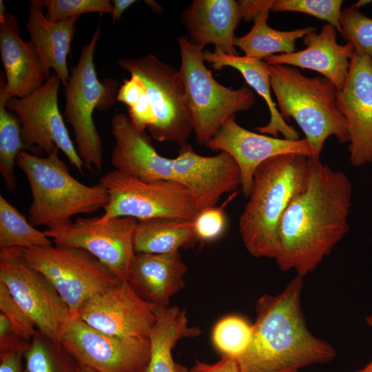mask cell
<instances>
[{"label":"cell","mask_w":372,"mask_h":372,"mask_svg":"<svg viewBox=\"0 0 372 372\" xmlns=\"http://www.w3.org/2000/svg\"><path fill=\"white\" fill-rule=\"evenodd\" d=\"M156 322L149 335L150 356L141 372H188L176 362L172 350L178 340L198 336L201 331L188 324L184 309L177 306L157 307Z\"/></svg>","instance_id":"d4e9b609"},{"label":"cell","mask_w":372,"mask_h":372,"mask_svg":"<svg viewBox=\"0 0 372 372\" xmlns=\"http://www.w3.org/2000/svg\"><path fill=\"white\" fill-rule=\"evenodd\" d=\"M337 105L347 123L351 163H372V61L360 51L354 50Z\"/></svg>","instance_id":"e0dca14e"},{"label":"cell","mask_w":372,"mask_h":372,"mask_svg":"<svg viewBox=\"0 0 372 372\" xmlns=\"http://www.w3.org/2000/svg\"><path fill=\"white\" fill-rule=\"evenodd\" d=\"M295 372H298V371H295Z\"/></svg>","instance_id":"681fc988"},{"label":"cell","mask_w":372,"mask_h":372,"mask_svg":"<svg viewBox=\"0 0 372 372\" xmlns=\"http://www.w3.org/2000/svg\"><path fill=\"white\" fill-rule=\"evenodd\" d=\"M138 220L117 217L102 222L99 216L80 217L70 223L45 230L56 245L77 247L92 254L120 280L127 281L136 254Z\"/></svg>","instance_id":"4fadbf2b"},{"label":"cell","mask_w":372,"mask_h":372,"mask_svg":"<svg viewBox=\"0 0 372 372\" xmlns=\"http://www.w3.org/2000/svg\"><path fill=\"white\" fill-rule=\"evenodd\" d=\"M6 8L2 0H0V22H2L6 15Z\"/></svg>","instance_id":"f6af8a7d"},{"label":"cell","mask_w":372,"mask_h":372,"mask_svg":"<svg viewBox=\"0 0 372 372\" xmlns=\"http://www.w3.org/2000/svg\"><path fill=\"white\" fill-rule=\"evenodd\" d=\"M60 342L78 364L98 372H141L150 356L149 338L110 335L77 316L68 322Z\"/></svg>","instance_id":"5bb4252c"},{"label":"cell","mask_w":372,"mask_h":372,"mask_svg":"<svg viewBox=\"0 0 372 372\" xmlns=\"http://www.w3.org/2000/svg\"><path fill=\"white\" fill-rule=\"evenodd\" d=\"M145 3L148 5L153 11L159 12L162 10L161 7L154 1L152 0H147L145 1Z\"/></svg>","instance_id":"ee69618b"},{"label":"cell","mask_w":372,"mask_h":372,"mask_svg":"<svg viewBox=\"0 0 372 372\" xmlns=\"http://www.w3.org/2000/svg\"><path fill=\"white\" fill-rule=\"evenodd\" d=\"M136 1L135 0H113L112 22L119 21L123 12Z\"/></svg>","instance_id":"7bdbcfd3"},{"label":"cell","mask_w":372,"mask_h":372,"mask_svg":"<svg viewBox=\"0 0 372 372\" xmlns=\"http://www.w3.org/2000/svg\"><path fill=\"white\" fill-rule=\"evenodd\" d=\"M187 266L179 252L136 253L127 282L144 298L158 307L168 306L171 298L185 287Z\"/></svg>","instance_id":"603a6c76"},{"label":"cell","mask_w":372,"mask_h":372,"mask_svg":"<svg viewBox=\"0 0 372 372\" xmlns=\"http://www.w3.org/2000/svg\"><path fill=\"white\" fill-rule=\"evenodd\" d=\"M342 35L354 48L366 54L372 61V19L355 5L344 8L340 15Z\"/></svg>","instance_id":"d6a6232c"},{"label":"cell","mask_w":372,"mask_h":372,"mask_svg":"<svg viewBox=\"0 0 372 372\" xmlns=\"http://www.w3.org/2000/svg\"><path fill=\"white\" fill-rule=\"evenodd\" d=\"M0 282L44 335L61 343L72 317L68 307L50 280L23 258L19 248L0 251Z\"/></svg>","instance_id":"8fae6325"},{"label":"cell","mask_w":372,"mask_h":372,"mask_svg":"<svg viewBox=\"0 0 372 372\" xmlns=\"http://www.w3.org/2000/svg\"><path fill=\"white\" fill-rule=\"evenodd\" d=\"M23 353L20 351H0V372H27L22 362Z\"/></svg>","instance_id":"60d3db41"},{"label":"cell","mask_w":372,"mask_h":372,"mask_svg":"<svg viewBox=\"0 0 372 372\" xmlns=\"http://www.w3.org/2000/svg\"><path fill=\"white\" fill-rule=\"evenodd\" d=\"M23 258L52 284L72 316L93 296L120 280L87 251L59 245L19 248Z\"/></svg>","instance_id":"9c48e42d"},{"label":"cell","mask_w":372,"mask_h":372,"mask_svg":"<svg viewBox=\"0 0 372 372\" xmlns=\"http://www.w3.org/2000/svg\"><path fill=\"white\" fill-rule=\"evenodd\" d=\"M11 97L7 92L6 82L0 81V172L6 189L17 188L14 166L19 154L27 149L22 139L21 123L18 117L7 110L6 103Z\"/></svg>","instance_id":"f1b7e54d"},{"label":"cell","mask_w":372,"mask_h":372,"mask_svg":"<svg viewBox=\"0 0 372 372\" xmlns=\"http://www.w3.org/2000/svg\"><path fill=\"white\" fill-rule=\"evenodd\" d=\"M197 240L194 220L173 218L141 220L135 229L134 249L136 253H176Z\"/></svg>","instance_id":"4316f807"},{"label":"cell","mask_w":372,"mask_h":372,"mask_svg":"<svg viewBox=\"0 0 372 372\" xmlns=\"http://www.w3.org/2000/svg\"><path fill=\"white\" fill-rule=\"evenodd\" d=\"M58 152L43 157L21 151L17 158L30 187L28 220L34 227L52 229L68 225L72 216L93 214L109 201L107 190L100 183L90 186L74 178Z\"/></svg>","instance_id":"277c9868"},{"label":"cell","mask_w":372,"mask_h":372,"mask_svg":"<svg viewBox=\"0 0 372 372\" xmlns=\"http://www.w3.org/2000/svg\"><path fill=\"white\" fill-rule=\"evenodd\" d=\"M269 11L262 12L254 19V25L247 34L235 39V46L248 58L263 61L275 54L294 52L296 41L315 30L311 27L289 31L273 29L267 23Z\"/></svg>","instance_id":"83f0119b"},{"label":"cell","mask_w":372,"mask_h":372,"mask_svg":"<svg viewBox=\"0 0 372 372\" xmlns=\"http://www.w3.org/2000/svg\"><path fill=\"white\" fill-rule=\"evenodd\" d=\"M337 33L335 27L325 24L319 33L313 30L303 37L304 49L275 54L263 61L268 65H289L316 71L340 91L346 82L354 48L349 43L338 44Z\"/></svg>","instance_id":"ffe728a7"},{"label":"cell","mask_w":372,"mask_h":372,"mask_svg":"<svg viewBox=\"0 0 372 372\" xmlns=\"http://www.w3.org/2000/svg\"><path fill=\"white\" fill-rule=\"evenodd\" d=\"M77 372H98L77 363Z\"/></svg>","instance_id":"bcb514c9"},{"label":"cell","mask_w":372,"mask_h":372,"mask_svg":"<svg viewBox=\"0 0 372 372\" xmlns=\"http://www.w3.org/2000/svg\"><path fill=\"white\" fill-rule=\"evenodd\" d=\"M130 74L129 79H123L116 94V101L125 104L127 108L134 105L146 92L145 86L140 76L136 74Z\"/></svg>","instance_id":"f35d334b"},{"label":"cell","mask_w":372,"mask_h":372,"mask_svg":"<svg viewBox=\"0 0 372 372\" xmlns=\"http://www.w3.org/2000/svg\"><path fill=\"white\" fill-rule=\"evenodd\" d=\"M226 202L220 207H212L199 212L194 220L196 237L202 240H213L218 238L227 225L224 208Z\"/></svg>","instance_id":"d590c367"},{"label":"cell","mask_w":372,"mask_h":372,"mask_svg":"<svg viewBox=\"0 0 372 372\" xmlns=\"http://www.w3.org/2000/svg\"><path fill=\"white\" fill-rule=\"evenodd\" d=\"M355 372H372V361L368 363L364 368Z\"/></svg>","instance_id":"7dc6e473"},{"label":"cell","mask_w":372,"mask_h":372,"mask_svg":"<svg viewBox=\"0 0 372 372\" xmlns=\"http://www.w3.org/2000/svg\"><path fill=\"white\" fill-rule=\"evenodd\" d=\"M351 196L346 174L309 158L307 183L278 225L274 259L281 271L303 278L318 267L349 231Z\"/></svg>","instance_id":"6da1fadb"},{"label":"cell","mask_w":372,"mask_h":372,"mask_svg":"<svg viewBox=\"0 0 372 372\" xmlns=\"http://www.w3.org/2000/svg\"><path fill=\"white\" fill-rule=\"evenodd\" d=\"M109 201L99 216L102 222L117 217L138 220L173 218L194 220L199 211L190 191L172 180L147 182L114 169L99 178Z\"/></svg>","instance_id":"ba28073f"},{"label":"cell","mask_w":372,"mask_h":372,"mask_svg":"<svg viewBox=\"0 0 372 372\" xmlns=\"http://www.w3.org/2000/svg\"><path fill=\"white\" fill-rule=\"evenodd\" d=\"M309 172V157L297 154L272 157L257 168L238 223L243 244L251 256L274 258L280 220L305 187Z\"/></svg>","instance_id":"3957f363"},{"label":"cell","mask_w":372,"mask_h":372,"mask_svg":"<svg viewBox=\"0 0 372 372\" xmlns=\"http://www.w3.org/2000/svg\"><path fill=\"white\" fill-rule=\"evenodd\" d=\"M342 0H273V12H297L326 21L342 34Z\"/></svg>","instance_id":"836d02e7"},{"label":"cell","mask_w":372,"mask_h":372,"mask_svg":"<svg viewBox=\"0 0 372 372\" xmlns=\"http://www.w3.org/2000/svg\"><path fill=\"white\" fill-rule=\"evenodd\" d=\"M172 168L176 181L192 193L199 211L214 207L224 194L240 186L238 167L226 152L201 156L187 143L172 158Z\"/></svg>","instance_id":"ac0fdd59"},{"label":"cell","mask_w":372,"mask_h":372,"mask_svg":"<svg viewBox=\"0 0 372 372\" xmlns=\"http://www.w3.org/2000/svg\"><path fill=\"white\" fill-rule=\"evenodd\" d=\"M47 10L46 18L58 22L91 12L112 14L113 4L109 0H33Z\"/></svg>","instance_id":"e575fe53"},{"label":"cell","mask_w":372,"mask_h":372,"mask_svg":"<svg viewBox=\"0 0 372 372\" xmlns=\"http://www.w3.org/2000/svg\"><path fill=\"white\" fill-rule=\"evenodd\" d=\"M302 287V277L297 275L279 294L259 298L251 344L236 359L240 372H295L335 358L334 348L307 327Z\"/></svg>","instance_id":"7a4b0ae2"},{"label":"cell","mask_w":372,"mask_h":372,"mask_svg":"<svg viewBox=\"0 0 372 372\" xmlns=\"http://www.w3.org/2000/svg\"><path fill=\"white\" fill-rule=\"evenodd\" d=\"M156 307L127 281H120L83 303L77 316L110 335L146 338L156 322Z\"/></svg>","instance_id":"9a60e30c"},{"label":"cell","mask_w":372,"mask_h":372,"mask_svg":"<svg viewBox=\"0 0 372 372\" xmlns=\"http://www.w3.org/2000/svg\"><path fill=\"white\" fill-rule=\"evenodd\" d=\"M29 15L25 27L42 64L47 79L53 69L65 87L70 78L67 57L79 17L53 22L48 20L43 8L30 1Z\"/></svg>","instance_id":"cb8c5ba5"},{"label":"cell","mask_w":372,"mask_h":372,"mask_svg":"<svg viewBox=\"0 0 372 372\" xmlns=\"http://www.w3.org/2000/svg\"><path fill=\"white\" fill-rule=\"evenodd\" d=\"M101 30L99 26L90 42L84 45L76 65L70 69L65 87L64 116L75 136L77 152L86 169L100 171L103 165V146L92 114L112 107L116 101L119 83L116 79H98L94 55Z\"/></svg>","instance_id":"52a82bcc"},{"label":"cell","mask_w":372,"mask_h":372,"mask_svg":"<svg viewBox=\"0 0 372 372\" xmlns=\"http://www.w3.org/2000/svg\"><path fill=\"white\" fill-rule=\"evenodd\" d=\"M241 11L242 19L251 21L265 10H271L273 0L238 1Z\"/></svg>","instance_id":"b9f144b4"},{"label":"cell","mask_w":372,"mask_h":372,"mask_svg":"<svg viewBox=\"0 0 372 372\" xmlns=\"http://www.w3.org/2000/svg\"><path fill=\"white\" fill-rule=\"evenodd\" d=\"M0 54L11 98L25 97L47 80L34 44L22 40L18 20L10 12L0 22Z\"/></svg>","instance_id":"7402d4cb"},{"label":"cell","mask_w":372,"mask_h":372,"mask_svg":"<svg viewBox=\"0 0 372 372\" xmlns=\"http://www.w3.org/2000/svg\"><path fill=\"white\" fill-rule=\"evenodd\" d=\"M27 372H77V362L59 342L39 330L23 353Z\"/></svg>","instance_id":"4dcf8cb0"},{"label":"cell","mask_w":372,"mask_h":372,"mask_svg":"<svg viewBox=\"0 0 372 372\" xmlns=\"http://www.w3.org/2000/svg\"><path fill=\"white\" fill-rule=\"evenodd\" d=\"M111 127L115 140L111 155L114 169L147 182L176 181L172 158L160 155L150 137L135 127L126 114H116Z\"/></svg>","instance_id":"d6986e66"},{"label":"cell","mask_w":372,"mask_h":372,"mask_svg":"<svg viewBox=\"0 0 372 372\" xmlns=\"http://www.w3.org/2000/svg\"><path fill=\"white\" fill-rule=\"evenodd\" d=\"M180 68L187 107L197 142L205 145L238 112L254 105L252 90L246 85L231 90L219 83L207 68L202 48L187 37L178 39Z\"/></svg>","instance_id":"8992f818"},{"label":"cell","mask_w":372,"mask_h":372,"mask_svg":"<svg viewBox=\"0 0 372 372\" xmlns=\"http://www.w3.org/2000/svg\"><path fill=\"white\" fill-rule=\"evenodd\" d=\"M253 335V324L238 316H228L214 326L212 341L223 355L238 358L249 348Z\"/></svg>","instance_id":"1f68e13d"},{"label":"cell","mask_w":372,"mask_h":372,"mask_svg":"<svg viewBox=\"0 0 372 372\" xmlns=\"http://www.w3.org/2000/svg\"><path fill=\"white\" fill-rule=\"evenodd\" d=\"M205 62L211 64L215 70L231 67L238 70L249 84L265 101L270 113L267 125L258 127L262 134L277 137L281 133L285 138L299 139L298 132L288 125L276 107L271 94L269 65L264 61L248 58L245 56L227 55L210 50L203 51Z\"/></svg>","instance_id":"484cf974"},{"label":"cell","mask_w":372,"mask_h":372,"mask_svg":"<svg viewBox=\"0 0 372 372\" xmlns=\"http://www.w3.org/2000/svg\"><path fill=\"white\" fill-rule=\"evenodd\" d=\"M366 324L372 328V313L365 318Z\"/></svg>","instance_id":"c3c4849f"},{"label":"cell","mask_w":372,"mask_h":372,"mask_svg":"<svg viewBox=\"0 0 372 372\" xmlns=\"http://www.w3.org/2000/svg\"><path fill=\"white\" fill-rule=\"evenodd\" d=\"M188 372H240L236 358L223 355L222 358L213 364L197 362Z\"/></svg>","instance_id":"ab89813d"},{"label":"cell","mask_w":372,"mask_h":372,"mask_svg":"<svg viewBox=\"0 0 372 372\" xmlns=\"http://www.w3.org/2000/svg\"><path fill=\"white\" fill-rule=\"evenodd\" d=\"M0 310L25 338L32 340L38 329L1 282H0Z\"/></svg>","instance_id":"8d00e7d4"},{"label":"cell","mask_w":372,"mask_h":372,"mask_svg":"<svg viewBox=\"0 0 372 372\" xmlns=\"http://www.w3.org/2000/svg\"><path fill=\"white\" fill-rule=\"evenodd\" d=\"M270 83L285 120L293 118L302 130L316 158L327 139L349 142L347 123L337 105L338 90L324 76L307 77L296 68L269 65Z\"/></svg>","instance_id":"5b68a950"},{"label":"cell","mask_w":372,"mask_h":372,"mask_svg":"<svg viewBox=\"0 0 372 372\" xmlns=\"http://www.w3.org/2000/svg\"><path fill=\"white\" fill-rule=\"evenodd\" d=\"M31 340L12 323L3 313H0V351H20L25 352Z\"/></svg>","instance_id":"74e56055"},{"label":"cell","mask_w":372,"mask_h":372,"mask_svg":"<svg viewBox=\"0 0 372 372\" xmlns=\"http://www.w3.org/2000/svg\"><path fill=\"white\" fill-rule=\"evenodd\" d=\"M242 19L234 0H194L182 13V23L190 41L202 49L212 44L214 52L238 56L235 31Z\"/></svg>","instance_id":"44dd1931"},{"label":"cell","mask_w":372,"mask_h":372,"mask_svg":"<svg viewBox=\"0 0 372 372\" xmlns=\"http://www.w3.org/2000/svg\"><path fill=\"white\" fill-rule=\"evenodd\" d=\"M61 81L56 74L38 89L23 98H10L6 107L19 118L22 139L27 150L37 156L61 150L81 174L84 163L80 158L59 109L58 94Z\"/></svg>","instance_id":"7c38bea8"},{"label":"cell","mask_w":372,"mask_h":372,"mask_svg":"<svg viewBox=\"0 0 372 372\" xmlns=\"http://www.w3.org/2000/svg\"><path fill=\"white\" fill-rule=\"evenodd\" d=\"M207 146L214 151L226 152L234 158L240 171L242 192L247 198L254 174L265 161L286 154L316 157L307 138L290 140L259 134L238 125L235 116L224 123Z\"/></svg>","instance_id":"2e32d148"},{"label":"cell","mask_w":372,"mask_h":372,"mask_svg":"<svg viewBox=\"0 0 372 372\" xmlns=\"http://www.w3.org/2000/svg\"><path fill=\"white\" fill-rule=\"evenodd\" d=\"M52 240L30 224L26 217L0 196V248L47 247Z\"/></svg>","instance_id":"f546056e"},{"label":"cell","mask_w":372,"mask_h":372,"mask_svg":"<svg viewBox=\"0 0 372 372\" xmlns=\"http://www.w3.org/2000/svg\"><path fill=\"white\" fill-rule=\"evenodd\" d=\"M117 62L123 70L139 76L145 86L156 120L148 129L152 136L180 147L186 145L193 128L179 71L153 54Z\"/></svg>","instance_id":"30bf717a"}]
</instances>
